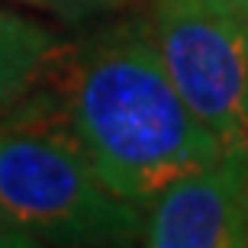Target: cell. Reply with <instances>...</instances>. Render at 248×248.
Wrapping results in <instances>:
<instances>
[{
  "mask_svg": "<svg viewBox=\"0 0 248 248\" xmlns=\"http://www.w3.org/2000/svg\"><path fill=\"white\" fill-rule=\"evenodd\" d=\"M232 3H235L239 10H245V13H248V0H232Z\"/></svg>",
  "mask_w": 248,
  "mask_h": 248,
  "instance_id": "52a82bcc",
  "label": "cell"
},
{
  "mask_svg": "<svg viewBox=\"0 0 248 248\" xmlns=\"http://www.w3.org/2000/svg\"><path fill=\"white\" fill-rule=\"evenodd\" d=\"M139 242L152 248L248 245V145L222 148L210 165L155 193L142 206Z\"/></svg>",
  "mask_w": 248,
  "mask_h": 248,
  "instance_id": "277c9868",
  "label": "cell"
},
{
  "mask_svg": "<svg viewBox=\"0 0 248 248\" xmlns=\"http://www.w3.org/2000/svg\"><path fill=\"white\" fill-rule=\"evenodd\" d=\"M29 3L55 13L64 23H81V19H91V16H97V13H107V10L120 7L126 0H29Z\"/></svg>",
  "mask_w": 248,
  "mask_h": 248,
  "instance_id": "8992f818",
  "label": "cell"
},
{
  "mask_svg": "<svg viewBox=\"0 0 248 248\" xmlns=\"http://www.w3.org/2000/svg\"><path fill=\"white\" fill-rule=\"evenodd\" d=\"M168 74L222 148L248 145V13L232 0H152Z\"/></svg>",
  "mask_w": 248,
  "mask_h": 248,
  "instance_id": "3957f363",
  "label": "cell"
},
{
  "mask_svg": "<svg viewBox=\"0 0 248 248\" xmlns=\"http://www.w3.org/2000/svg\"><path fill=\"white\" fill-rule=\"evenodd\" d=\"M58 39L36 19L0 7V116L55 64Z\"/></svg>",
  "mask_w": 248,
  "mask_h": 248,
  "instance_id": "5b68a950",
  "label": "cell"
},
{
  "mask_svg": "<svg viewBox=\"0 0 248 248\" xmlns=\"http://www.w3.org/2000/svg\"><path fill=\"white\" fill-rule=\"evenodd\" d=\"M58 100L93 171L145 206L168 184L219 158L222 145L187 107L158 55L148 19H126L55 55Z\"/></svg>",
  "mask_w": 248,
  "mask_h": 248,
  "instance_id": "6da1fadb",
  "label": "cell"
},
{
  "mask_svg": "<svg viewBox=\"0 0 248 248\" xmlns=\"http://www.w3.org/2000/svg\"><path fill=\"white\" fill-rule=\"evenodd\" d=\"M142 210L100 181L58 93L0 123V245H132Z\"/></svg>",
  "mask_w": 248,
  "mask_h": 248,
  "instance_id": "7a4b0ae2",
  "label": "cell"
}]
</instances>
